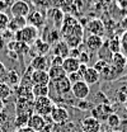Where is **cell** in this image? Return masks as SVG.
Instances as JSON below:
<instances>
[{"label":"cell","instance_id":"6da1fadb","mask_svg":"<svg viewBox=\"0 0 127 132\" xmlns=\"http://www.w3.org/2000/svg\"><path fill=\"white\" fill-rule=\"evenodd\" d=\"M62 41L70 48H78L84 39V28L73 15H65L60 29Z\"/></svg>","mask_w":127,"mask_h":132},{"label":"cell","instance_id":"7a4b0ae2","mask_svg":"<svg viewBox=\"0 0 127 132\" xmlns=\"http://www.w3.org/2000/svg\"><path fill=\"white\" fill-rule=\"evenodd\" d=\"M39 36V29H37L36 27L27 24L23 29H20L19 32L14 33V41L22 42L27 46H33V43L38 39Z\"/></svg>","mask_w":127,"mask_h":132},{"label":"cell","instance_id":"3957f363","mask_svg":"<svg viewBox=\"0 0 127 132\" xmlns=\"http://www.w3.org/2000/svg\"><path fill=\"white\" fill-rule=\"evenodd\" d=\"M55 108V103L50 97H42V98L34 99V113L42 117L51 116L52 111Z\"/></svg>","mask_w":127,"mask_h":132},{"label":"cell","instance_id":"277c9868","mask_svg":"<svg viewBox=\"0 0 127 132\" xmlns=\"http://www.w3.org/2000/svg\"><path fill=\"white\" fill-rule=\"evenodd\" d=\"M9 10H10L12 16L27 18L28 14L31 13V6H29V4H28L27 0H15L14 3L10 4Z\"/></svg>","mask_w":127,"mask_h":132},{"label":"cell","instance_id":"5b68a950","mask_svg":"<svg viewBox=\"0 0 127 132\" xmlns=\"http://www.w3.org/2000/svg\"><path fill=\"white\" fill-rule=\"evenodd\" d=\"M71 94L78 100H85L90 94V86L83 80L74 82L71 85Z\"/></svg>","mask_w":127,"mask_h":132},{"label":"cell","instance_id":"8992f818","mask_svg":"<svg viewBox=\"0 0 127 132\" xmlns=\"http://www.w3.org/2000/svg\"><path fill=\"white\" fill-rule=\"evenodd\" d=\"M85 29L90 34L103 37V34L106 33V24L100 18H93V19L88 20V23L85 24Z\"/></svg>","mask_w":127,"mask_h":132},{"label":"cell","instance_id":"52a82bcc","mask_svg":"<svg viewBox=\"0 0 127 132\" xmlns=\"http://www.w3.org/2000/svg\"><path fill=\"white\" fill-rule=\"evenodd\" d=\"M112 113H113V109L111 105H108L107 103H103V104H98L95 108H93L92 117H94L95 119H98L100 122V121H107V118Z\"/></svg>","mask_w":127,"mask_h":132},{"label":"cell","instance_id":"ba28073f","mask_svg":"<svg viewBox=\"0 0 127 132\" xmlns=\"http://www.w3.org/2000/svg\"><path fill=\"white\" fill-rule=\"evenodd\" d=\"M47 18L48 20L52 22L55 29H61V26L64 23V19H65V14L61 9L59 8H52L47 12Z\"/></svg>","mask_w":127,"mask_h":132},{"label":"cell","instance_id":"9c48e42d","mask_svg":"<svg viewBox=\"0 0 127 132\" xmlns=\"http://www.w3.org/2000/svg\"><path fill=\"white\" fill-rule=\"evenodd\" d=\"M50 117H51L52 122H55L56 125H64L69 119V112L64 107L55 105V108H53V111H52V113H51Z\"/></svg>","mask_w":127,"mask_h":132},{"label":"cell","instance_id":"30bf717a","mask_svg":"<svg viewBox=\"0 0 127 132\" xmlns=\"http://www.w3.org/2000/svg\"><path fill=\"white\" fill-rule=\"evenodd\" d=\"M27 126H28L29 128H32L33 131L42 132L46 128V119H45V117H42V116L33 113V114L29 117V119H28Z\"/></svg>","mask_w":127,"mask_h":132},{"label":"cell","instance_id":"8fae6325","mask_svg":"<svg viewBox=\"0 0 127 132\" xmlns=\"http://www.w3.org/2000/svg\"><path fill=\"white\" fill-rule=\"evenodd\" d=\"M31 81L33 85H48L51 80L48 72L45 70H33L31 72Z\"/></svg>","mask_w":127,"mask_h":132},{"label":"cell","instance_id":"7c38bea8","mask_svg":"<svg viewBox=\"0 0 127 132\" xmlns=\"http://www.w3.org/2000/svg\"><path fill=\"white\" fill-rule=\"evenodd\" d=\"M104 45V39L103 37L100 36H94V34H90L86 39H85V46L86 48L92 52H99L100 48L103 47Z\"/></svg>","mask_w":127,"mask_h":132},{"label":"cell","instance_id":"4fadbf2b","mask_svg":"<svg viewBox=\"0 0 127 132\" xmlns=\"http://www.w3.org/2000/svg\"><path fill=\"white\" fill-rule=\"evenodd\" d=\"M27 24L39 29L41 27L45 26V15L39 10H31V13L27 16Z\"/></svg>","mask_w":127,"mask_h":132},{"label":"cell","instance_id":"5bb4252c","mask_svg":"<svg viewBox=\"0 0 127 132\" xmlns=\"http://www.w3.org/2000/svg\"><path fill=\"white\" fill-rule=\"evenodd\" d=\"M100 127H102L100 122L92 116L84 118L83 122H81L83 132H100Z\"/></svg>","mask_w":127,"mask_h":132},{"label":"cell","instance_id":"9a60e30c","mask_svg":"<svg viewBox=\"0 0 127 132\" xmlns=\"http://www.w3.org/2000/svg\"><path fill=\"white\" fill-rule=\"evenodd\" d=\"M111 61H112V66H113L117 71L122 72L127 66V56L123 55L122 52H117V53H113V55H112Z\"/></svg>","mask_w":127,"mask_h":132},{"label":"cell","instance_id":"2e32d148","mask_svg":"<svg viewBox=\"0 0 127 132\" xmlns=\"http://www.w3.org/2000/svg\"><path fill=\"white\" fill-rule=\"evenodd\" d=\"M27 26V18H22V16H12L9 19V24H8V31L12 33L19 32L20 29H23Z\"/></svg>","mask_w":127,"mask_h":132},{"label":"cell","instance_id":"e0dca14e","mask_svg":"<svg viewBox=\"0 0 127 132\" xmlns=\"http://www.w3.org/2000/svg\"><path fill=\"white\" fill-rule=\"evenodd\" d=\"M99 80H100V74L95 70L93 66H92V67L88 66V69L85 70V72H84V75H83V81H85L90 86V85L97 84Z\"/></svg>","mask_w":127,"mask_h":132},{"label":"cell","instance_id":"ac0fdd59","mask_svg":"<svg viewBox=\"0 0 127 132\" xmlns=\"http://www.w3.org/2000/svg\"><path fill=\"white\" fill-rule=\"evenodd\" d=\"M32 70H45L47 71L48 67H50V64H48L46 56H41V55H37L32 59L31 65H29Z\"/></svg>","mask_w":127,"mask_h":132},{"label":"cell","instance_id":"d6986e66","mask_svg":"<svg viewBox=\"0 0 127 132\" xmlns=\"http://www.w3.org/2000/svg\"><path fill=\"white\" fill-rule=\"evenodd\" d=\"M51 51H52L53 56H60V57H62V59H66V57H69L70 47L64 42L62 39H60V41H57V42L53 45V47L51 48Z\"/></svg>","mask_w":127,"mask_h":132},{"label":"cell","instance_id":"ffe728a7","mask_svg":"<svg viewBox=\"0 0 127 132\" xmlns=\"http://www.w3.org/2000/svg\"><path fill=\"white\" fill-rule=\"evenodd\" d=\"M79 67H80V62L78 59H73V57L64 59L62 69H64V71L66 72V75L73 74V72H76L79 70Z\"/></svg>","mask_w":127,"mask_h":132},{"label":"cell","instance_id":"44dd1931","mask_svg":"<svg viewBox=\"0 0 127 132\" xmlns=\"http://www.w3.org/2000/svg\"><path fill=\"white\" fill-rule=\"evenodd\" d=\"M8 50H9V52H14L17 56L18 55H26V53H28V51L31 50L29 46H27V45H24V43H22V42H18V41H10L9 42V45H8Z\"/></svg>","mask_w":127,"mask_h":132},{"label":"cell","instance_id":"7402d4cb","mask_svg":"<svg viewBox=\"0 0 127 132\" xmlns=\"http://www.w3.org/2000/svg\"><path fill=\"white\" fill-rule=\"evenodd\" d=\"M51 85L55 86L56 90H59L60 94H67V93H71V82L70 80L66 78H64L61 80H57V81H51Z\"/></svg>","mask_w":127,"mask_h":132},{"label":"cell","instance_id":"603a6c76","mask_svg":"<svg viewBox=\"0 0 127 132\" xmlns=\"http://www.w3.org/2000/svg\"><path fill=\"white\" fill-rule=\"evenodd\" d=\"M47 72L51 81H57V80H61V79L67 76L66 72L64 71L62 66H50Z\"/></svg>","mask_w":127,"mask_h":132},{"label":"cell","instance_id":"cb8c5ba5","mask_svg":"<svg viewBox=\"0 0 127 132\" xmlns=\"http://www.w3.org/2000/svg\"><path fill=\"white\" fill-rule=\"evenodd\" d=\"M32 94L33 98H42L50 95V86L48 85H33L32 88Z\"/></svg>","mask_w":127,"mask_h":132},{"label":"cell","instance_id":"d4e9b609","mask_svg":"<svg viewBox=\"0 0 127 132\" xmlns=\"http://www.w3.org/2000/svg\"><path fill=\"white\" fill-rule=\"evenodd\" d=\"M33 46L37 48V55H41V56H45L46 53L50 52V50H51L50 45H48L47 42H45L42 38H38V39L33 43Z\"/></svg>","mask_w":127,"mask_h":132},{"label":"cell","instance_id":"484cf974","mask_svg":"<svg viewBox=\"0 0 127 132\" xmlns=\"http://www.w3.org/2000/svg\"><path fill=\"white\" fill-rule=\"evenodd\" d=\"M20 81V78H19V75L17 74L15 70H10V71H8V74H6V78H5V81L8 85L9 84H13V85H18Z\"/></svg>","mask_w":127,"mask_h":132},{"label":"cell","instance_id":"4316f807","mask_svg":"<svg viewBox=\"0 0 127 132\" xmlns=\"http://www.w3.org/2000/svg\"><path fill=\"white\" fill-rule=\"evenodd\" d=\"M12 95V88L10 85H8L6 82H0V99L5 100Z\"/></svg>","mask_w":127,"mask_h":132},{"label":"cell","instance_id":"83f0119b","mask_svg":"<svg viewBox=\"0 0 127 132\" xmlns=\"http://www.w3.org/2000/svg\"><path fill=\"white\" fill-rule=\"evenodd\" d=\"M108 50L111 51L112 53L121 52V43H120V38L118 37H114V38L109 39V42H108Z\"/></svg>","mask_w":127,"mask_h":132},{"label":"cell","instance_id":"f1b7e54d","mask_svg":"<svg viewBox=\"0 0 127 132\" xmlns=\"http://www.w3.org/2000/svg\"><path fill=\"white\" fill-rule=\"evenodd\" d=\"M106 122H107L108 127H111L112 130H116V128H118V126H120V123H121V119H120V117L117 114L112 113V114L107 118Z\"/></svg>","mask_w":127,"mask_h":132},{"label":"cell","instance_id":"f546056e","mask_svg":"<svg viewBox=\"0 0 127 132\" xmlns=\"http://www.w3.org/2000/svg\"><path fill=\"white\" fill-rule=\"evenodd\" d=\"M9 16L6 13L0 12V34L3 32H5L8 29V24H9Z\"/></svg>","mask_w":127,"mask_h":132},{"label":"cell","instance_id":"4dcf8cb0","mask_svg":"<svg viewBox=\"0 0 127 132\" xmlns=\"http://www.w3.org/2000/svg\"><path fill=\"white\" fill-rule=\"evenodd\" d=\"M97 9H108L112 4V0H93Z\"/></svg>","mask_w":127,"mask_h":132},{"label":"cell","instance_id":"1f68e13d","mask_svg":"<svg viewBox=\"0 0 127 132\" xmlns=\"http://www.w3.org/2000/svg\"><path fill=\"white\" fill-rule=\"evenodd\" d=\"M107 66H108V61H107V60H102V59H100V60H98V61L95 62L93 67H94L99 74H102V72L106 70V67H107Z\"/></svg>","mask_w":127,"mask_h":132},{"label":"cell","instance_id":"d6a6232c","mask_svg":"<svg viewBox=\"0 0 127 132\" xmlns=\"http://www.w3.org/2000/svg\"><path fill=\"white\" fill-rule=\"evenodd\" d=\"M120 43H121V51H122V53L127 56V31L122 33V36L120 37Z\"/></svg>","mask_w":127,"mask_h":132},{"label":"cell","instance_id":"836d02e7","mask_svg":"<svg viewBox=\"0 0 127 132\" xmlns=\"http://www.w3.org/2000/svg\"><path fill=\"white\" fill-rule=\"evenodd\" d=\"M117 97L118 99L122 102V103H125L127 99V86H122L120 90H117Z\"/></svg>","mask_w":127,"mask_h":132},{"label":"cell","instance_id":"e575fe53","mask_svg":"<svg viewBox=\"0 0 127 132\" xmlns=\"http://www.w3.org/2000/svg\"><path fill=\"white\" fill-rule=\"evenodd\" d=\"M78 60H79L80 64L88 65V62H89V55H88V52H86V51H81L80 55H79V57H78Z\"/></svg>","mask_w":127,"mask_h":132},{"label":"cell","instance_id":"d590c367","mask_svg":"<svg viewBox=\"0 0 127 132\" xmlns=\"http://www.w3.org/2000/svg\"><path fill=\"white\" fill-rule=\"evenodd\" d=\"M64 59L60 56H53L50 61V66H62Z\"/></svg>","mask_w":127,"mask_h":132},{"label":"cell","instance_id":"8d00e7d4","mask_svg":"<svg viewBox=\"0 0 127 132\" xmlns=\"http://www.w3.org/2000/svg\"><path fill=\"white\" fill-rule=\"evenodd\" d=\"M6 74H8V70H6V66L4 65L1 61H0V82L5 81V78H6Z\"/></svg>","mask_w":127,"mask_h":132},{"label":"cell","instance_id":"74e56055","mask_svg":"<svg viewBox=\"0 0 127 132\" xmlns=\"http://www.w3.org/2000/svg\"><path fill=\"white\" fill-rule=\"evenodd\" d=\"M67 79L70 80V82H71V85H73L74 82H76V81H80V80H83V79H81V76H80L79 74H78V71H76V72H73V74H69V75H67Z\"/></svg>","mask_w":127,"mask_h":132},{"label":"cell","instance_id":"f35d334b","mask_svg":"<svg viewBox=\"0 0 127 132\" xmlns=\"http://www.w3.org/2000/svg\"><path fill=\"white\" fill-rule=\"evenodd\" d=\"M80 51L79 48H70V51H69V57H73V59H78L80 55Z\"/></svg>","mask_w":127,"mask_h":132},{"label":"cell","instance_id":"ab89813d","mask_svg":"<svg viewBox=\"0 0 127 132\" xmlns=\"http://www.w3.org/2000/svg\"><path fill=\"white\" fill-rule=\"evenodd\" d=\"M9 6V3L6 0H0V12L5 13L4 10H6V8Z\"/></svg>","mask_w":127,"mask_h":132},{"label":"cell","instance_id":"60d3db41","mask_svg":"<svg viewBox=\"0 0 127 132\" xmlns=\"http://www.w3.org/2000/svg\"><path fill=\"white\" fill-rule=\"evenodd\" d=\"M120 26H121V28H122V29H125V32H126L127 31V15H125L123 18H122V20H121Z\"/></svg>","mask_w":127,"mask_h":132},{"label":"cell","instance_id":"b9f144b4","mask_svg":"<svg viewBox=\"0 0 127 132\" xmlns=\"http://www.w3.org/2000/svg\"><path fill=\"white\" fill-rule=\"evenodd\" d=\"M15 132H36V131H33L32 128H29L28 126H26V127H22V128H18Z\"/></svg>","mask_w":127,"mask_h":132},{"label":"cell","instance_id":"7bdbcfd3","mask_svg":"<svg viewBox=\"0 0 127 132\" xmlns=\"http://www.w3.org/2000/svg\"><path fill=\"white\" fill-rule=\"evenodd\" d=\"M4 46H5V42H4V38H3V36L0 34V51L4 48Z\"/></svg>","mask_w":127,"mask_h":132},{"label":"cell","instance_id":"ee69618b","mask_svg":"<svg viewBox=\"0 0 127 132\" xmlns=\"http://www.w3.org/2000/svg\"><path fill=\"white\" fill-rule=\"evenodd\" d=\"M3 109H4V100L0 99V113L3 112Z\"/></svg>","mask_w":127,"mask_h":132},{"label":"cell","instance_id":"f6af8a7d","mask_svg":"<svg viewBox=\"0 0 127 132\" xmlns=\"http://www.w3.org/2000/svg\"><path fill=\"white\" fill-rule=\"evenodd\" d=\"M123 104H125V107H126V109H127V99H126V102H125Z\"/></svg>","mask_w":127,"mask_h":132}]
</instances>
